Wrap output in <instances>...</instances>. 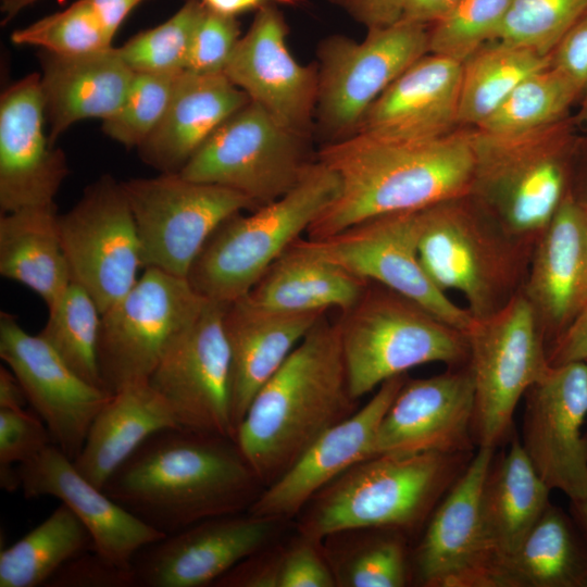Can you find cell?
Returning a JSON list of instances; mask_svg holds the SVG:
<instances>
[{"label":"cell","instance_id":"cell-1","mask_svg":"<svg viewBox=\"0 0 587 587\" xmlns=\"http://www.w3.org/2000/svg\"><path fill=\"white\" fill-rule=\"evenodd\" d=\"M103 491L165 535L249 510L264 489L234 439L183 427L151 435Z\"/></svg>","mask_w":587,"mask_h":587},{"label":"cell","instance_id":"cell-2","mask_svg":"<svg viewBox=\"0 0 587 587\" xmlns=\"http://www.w3.org/2000/svg\"><path fill=\"white\" fill-rule=\"evenodd\" d=\"M317 160L338 177L339 190L307 230L334 235L364 220L420 210L471 192L475 154L467 134L397 140L355 133L326 143Z\"/></svg>","mask_w":587,"mask_h":587},{"label":"cell","instance_id":"cell-3","mask_svg":"<svg viewBox=\"0 0 587 587\" xmlns=\"http://www.w3.org/2000/svg\"><path fill=\"white\" fill-rule=\"evenodd\" d=\"M349 389L339 327L323 314L253 397L235 435L265 487L358 407Z\"/></svg>","mask_w":587,"mask_h":587},{"label":"cell","instance_id":"cell-4","mask_svg":"<svg viewBox=\"0 0 587 587\" xmlns=\"http://www.w3.org/2000/svg\"><path fill=\"white\" fill-rule=\"evenodd\" d=\"M471 453L377 454L321 489L298 514V534L321 542L355 528L420 535L436 507L462 475Z\"/></svg>","mask_w":587,"mask_h":587},{"label":"cell","instance_id":"cell-5","mask_svg":"<svg viewBox=\"0 0 587 587\" xmlns=\"http://www.w3.org/2000/svg\"><path fill=\"white\" fill-rule=\"evenodd\" d=\"M534 247L471 192L419 210L422 266L442 291L461 292L474 319L498 312L522 291Z\"/></svg>","mask_w":587,"mask_h":587},{"label":"cell","instance_id":"cell-6","mask_svg":"<svg viewBox=\"0 0 587 587\" xmlns=\"http://www.w3.org/2000/svg\"><path fill=\"white\" fill-rule=\"evenodd\" d=\"M337 175L313 161L287 193L225 220L205 242L187 279L207 300L229 304L245 297L267 268L330 204Z\"/></svg>","mask_w":587,"mask_h":587},{"label":"cell","instance_id":"cell-7","mask_svg":"<svg viewBox=\"0 0 587 587\" xmlns=\"http://www.w3.org/2000/svg\"><path fill=\"white\" fill-rule=\"evenodd\" d=\"M564 120L527 133H470L471 193L514 237L535 246L569 191L576 142Z\"/></svg>","mask_w":587,"mask_h":587},{"label":"cell","instance_id":"cell-8","mask_svg":"<svg viewBox=\"0 0 587 587\" xmlns=\"http://www.w3.org/2000/svg\"><path fill=\"white\" fill-rule=\"evenodd\" d=\"M351 396L359 400L410 369L469 364L466 335L413 300L373 282L337 321Z\"/></svg>","mask_w":587,"mask_h":587},{"label":"cell","instance_id":"cell-9","mask_svg":"<svg viewBox=\"0 0 587 587\" xmlns=\"http://www.w3.org/2000/svg\"><path fill=\"white\" fill-rule=\"evenodd\" d=\"M465 335L474 383V441L477 448L497 449L514 434L519 401L550 369L547 342L522 291L498 312L474 319Z\"/></svg>","mask_w":587,"mask_h":587},{"label":"cell","instance_id":"cell-10","mask_svg":"<svg viewBox=\"0 0 587 587\" xmlns=\"http://www.w3.org/2000/svg\"><path fill=\"white\" fill-rule=\"evenodd\" d=\"M205 301L186 277L146 267L128 292L101 314L98 361L104 390L113 395L148 383Z\"/></svg>","mask_w":587,"mask_h":587},{"label":"cell","instance_id":"cell-11","mask_svg":"<svg viewBox=\"0 0 587 587\" xmlns=\"http://www.w3.org/2000/svg\"><path fill=\"white\" fill-rule=\"evenodd\" d=\"M426 27L401 20L369 29L361 42L336 35L320 43L314 121L329 142L353 135L376 99L428 53Z\"/></svg>","mask_w":587,"mask_h":587},{"label":"cell","instance_id":"cell-12","mask_svg":"<svg viewBox=\"0 0 587 587\" xmlns=\"http://www.w3.org/2000/svg\"><path fill=\"white\" fill-rule=\"evenodd\" d=\"M307 138L249 101L213 132L178 173L236 190L258 208L292 189L313 162L308 159Z\"/></svg>","mask_w":587,"mask_h":587},{"label":"cell","instance_id":"cell-13","mask_svg":"<svg viewBox=\"0 0 587 587\" xmlns=\"http://www.w3.org/2000/svg\"><path fill=\"white\" fill-rule=\"evenodd\" d=\"M122 186L137 226L142 267L186 278L216 228L233 214L255 209L236 190L179 173L133 178Z\"/></svg>","mask_w":587,"mask_h":587},{"label":"cell","instance_id":"cell-14","mask_svg":"<svg viewBox=\"0 0 587 587\" xmlns=\"http://www.w3.org/2000/svg\"><path fill=\"white\" fill-rule=\"evenodd\" d=\"M59 232L72 282L91 296L102 314L128 292L142 267L122 182L103 175L89 185L72 209L59 214Z\"/></svg>","mask_w":587,"mask_h":587},{"label":"cell","instance_id":"cell-15","mask_svg":"<svg viewBox=\"0 0 587 587\" xmlns=\"http://www.w3.org/2000/svg\"><path fill=\"white\" fill-rule=\"evenodd\" d=\"M315 255L419 303L464 334L474 317L425 272L419 257V210L374 216L334 235L300 238Z\"/></svg>","mask_w":587,"mask_h":587},{"label":"cell","instance_id":"cell-16","mask_svg":"<svg viewBox=\"0 0 587 587\" xmlns=\"http://www.w3.org/2000/svg\"><path fill=\"white\" fill-rule=\"evenodd\" d=\"M225 307L207 300L195 324L164 354L148 384L165 401L179 427L235 440Z\"/></svg>","mask_w":587,"mask_h":587},{"label":"cell","instance_id":"cell-17","mask_svg":"<svg viewBox=\"0 0 587 587\" xmlns=\"http://www.w3.org/2000/svg\"><path fill=\"white\" fill-rule=\"evenodd\" d=\"M496 449L478 447L434 510L411 552L412 583L423 587H498L500 562L480 516V494Z\"/></svg>","mask_w":587,"mask_h":587},{"label":"cell","instance_id":"cell-18","mask_svg":"<svg viewBox=\"0 0 587 587\" xmlns=\"http://www.w3.org/2000/svg\"><path fill=\"white\" fill-rule=\"evenodd\" d=\"M521 445L545 484L587 498V361L550 366L524 394Z\"/></svg>","mask_w":587,"mask_h":587},{"label":"cell","instance_id":"cell-19","mask_svg":"<svg viewBox=\"0 0 587 587\" xmlns=\"http://www.w3.org/2000/svg\"><path fill=\"white\" fill-rule=\"evenodd\" d=\"M284 520L248 512L210 517L143 547L134 557L136 586L204 587L266 548Z\"/></svg>","mask_w":587,"mask_h":587},{"label":"cell","instance_id":"cell-20","mask_svg":"<svg viewBox=\"0 0 587 587\" xmlns=\"http://www.w3.org/2000/svg\"><path fill=\"white\" fill-rule=\"evenodd\" d=\"M0 358L20 380L53 444L75 460L111 394L83 379L39 334H28L5 312L0 314Z\"/></svg>","mask_w":587,"mask_h":587},{"label":"cell","instance_id":"cell-21","mask_svg":"<svg viewBox=\"0 0 587 587\" xmlns=\"http://www.w3.org/2000/svg\"><path fill=\"white\" fill-rule=\"evenodd\" d=\"M474 383L469 364L427 378H407L385 413L374 455L471 453Z\"/></svg>","mask_w":587,"mask_h":587},{"label":"cell","instance_id":"cell-22","mask_svg":"<svg viewBox=\"0 0 587 587\" xmlns=\"http://www.w3.org/2000/svg\"><path fill=\"white\" fill-rule=\"evenodd\" d=\"M287 34L282 12L273 3L262 5L224 74L283 126L308 137L315 116L317 66L302 65L292 57Z\"/></svg>","mask_w":587,"mask_h":587},{"label":"cell","instance_id":"cell-23","mask_svg":"<svg viewBox=\"0 0 587 587\" xmlns=\"http://www.w3.org/2000/svg\"><path fill=\"white\" fill-rule=\"evenodd\" d=\"M40 74L8 87L0 99L1 214L54 203L68 167L45 133Z\"/></svg>","mask_w":587,"mask_h":587},{"label":"cell","instance_id":"cell-24","mask_svg":"<svg viewBox=\"0 0 587 587\" xmlns=\"http://www.w3.org/2000/svg\"><path fill=\"white\" fill-rule=\"evenodd\" d=\"M408 375L384 382L357 411L323 433L274 483L265 487L248 513L290 520L326 485L354 464L374 457L378 426Z\"/></svg>","mask_w":587,"mask_h":587},{"label":"cell","instance_id":"cell-25","mask_svg":"<svg viewBox=\"0 0 587 587\" xmlns=\"http://www.w3.org/2000/svg\"><path fill=\"white\" fill-rule=\"evenodd\" d=\"M17 470L26 498L59 499L87 528L95 550L118 565L132 567L138 551L166 536L84 477L54 444L17 464Z\"/></svg>","mask_w":587,"mask_h":587},{"label":"cell","instance_id":"cell-26","mask_svg":"<svg viewBox=\"0 0 587 587\" xmlns=\"http://www.w3.org/2000/svg\"><path fill=\"white\" fill-rule=\"evenodd\" d=\"M587 283V210L567 191L535 243L522 289L547 347L582 310Z\"/></svg>","mask_w":587,"mask_h":587},{"label":"cell","instance_id":"cell-27","mask_svg":"<svg viewBox=\"0 0 587 587\" xmlns=\"http://www.w3.org/2000/svg\"><path fill=\"white\" fill-rule=\"evenodd\" d=\"M462 70L457 60L426 53L376 99L355 133L397 140L451 134L459 124Z\"/></svg>","mask_w":587,"mask_h":587},{"label":"cell","instance_id":"cell-28","mask_svg":"<svg viewBox=\"0 0 587 587\" xmlns=\"http://www.w3.org/2000/svg\"><path fill=\"white\" fill-rule=\"evenodd\" d=\"M325 313L278 312L262 308L246 296L225 307L223 322L232 357L235 429L255 394Z\"/></svg>","mask_w":587,"mask_h":587},{"label":"cell","instance_id":"cell-29","mask_svg":"<svg viewBox=\"0 0 587 587\" xmlns=\"http://www.w3.org/2000/svg\"><path fill=\"white\" fill-rule=\"evenodd\" d=\"M42 51L40 86L53 145L74 123L104 121L121 108L135 72L117 48L80 54Z\"/></svg>","mask_w":587,"mask_h":587},{"label":"cell","instance_id":"cell-30","mask_svg":"<svg viewBox=\"0 0 587 587\" xmlns=\"http://www.w3.org/2000/svg\"><path fill=\"white\" fill-rule=\"evenodd\" d=\"M249 101L224 73L185 70L164 116L137 148L142 162L161 173L180 172L213 132Z\"/></svg>","mask_w":587,"mask_h":587},{"label":"cell","instance_id":"cell-31","mask_svg":"<svg viewBox=\"0 0 587 587\" xmlns=\"http://www.w3.org/2000/svg\"><path fill=\"white\" fill-rule=\"evenodd\" d=\"M173 427L179 426L170 408L148 383L126 386L93 419L74 465L102 489L151 435Z\"/></svg>","mask_w":587,"mask_h":587},{"label":"cell","instance_id":"cell-32","mask_svg":"<svg viewBox=\"0 0 587 587\" xmlns=\"http://www.w3.org/2000/svg\"><path fill=\"white\" fill-rule=\"evenodd\" d=\"M515 435L509 440L507 451L495 454L480 494L482 522L500 562V572L551 503V489L536 472Z\"/></svg>","mask_w":587,"mask_h":587},{"label":"cell","instance_id":"cell-33","mask_svg":"<svg viewBox=\"0 0 587 587\" xmlns=\"http://www.w3.org/2000/svg\"><path fill=\"white\" fill-rule=\"evenodd\" d=\"M299 239L246 297L262 308L287 313L326 312L332 308L344 312L351 308L370 282L315 255Z\"/></svg>","mask_w":587,"mask_h":587},{"label":"cell","instance_id":"cell-34","mask_svg":"<svg viewBox=\"0 0 587 587\" xmlns=\"http://www.w3.org/2000/svg\"><path fill=\"white\" fill-rule=\"evenodd\" d=\"M0 274L36 292L51 308L72 283L55 203L1 214Z\"/></svg>","mask_w":587,"mask_h":587},{"label":"cell","instance_id":"cell-35","mask_svg":"<svg viewBox=\"0 0 587 587\" xmlns=\"http://www.w3.org/2000/svg\"><path fill=\"white\" fill-rule=\"evenodd\" d=\"M498 587H587V545L572 516L550 503L503 564Z\"/></svg>","mask_w":587,"mask_h":587},{"label":"cell","instance_id":"cell-36","mask_svg":"<svg viewBox=\"0 0 587 587\" xmlns=\"http://www.w3.org/2000/svg\"><path fill=\"white\" fill-rule=\"evenodd\" d=\"M409 537L385 528H355L321 540L337 587H404L412 583Z\"/></svg>","mask_w":587,"mask_h":587},{"label":"cell","instance_id":"cell-37","mask_svg":"<svg viewBox=\"0 0 587 587\" xmlns=\"http://www.w3.org/2000/svg\"><path fill=\"white\" fill-rule=\"evenodd\" d=\"M95 549L87 528L64 503L0 552V587H38L70 560Z\"/></svg>","mask_w":587,"mask_h":587},{"label":"cell","instance_id":"cell-38","mask_svg":"<svg viewBox=\"0 0 587 587\" xmlns=\"http://www.w3.org/2000/svg\"><path fill=\"white\" fill-rule=\"evenodd\" d=\"M550 62V55L502 40L485 43L462 63L459 124L480 125L525 78Z\"/></svg>","mask_w":587,"mask_h":587},{"label":"cell","instance_id":"cell-39","mask_svg":"<svg viewBox=\"0 0 587 587\" xmlns=\"http://www.w3.org/2000/svg\"><path fill=\"white\" fill-rule=\"evenodd\" d=\"M101 312L91 296L71 283L48 309L39 335L87 383L104 390L98 361Z\"/></svg>","mask_w":587,"mask_h":587},{"label":"cell","instance_id":"cell-40","mask_svg":"<svg viewBox=\"0 0 587 587\" xmlns=\"http://www.w3.org/2000/svg\"><path fill=\"white\" fill-rule=\"evenodd\" d=\"M582 92L551 66L525 78L477 130L514 135L539 129L564 120Z\"/></svg>","mask_w":587,"mask_h":587},{"label":"cell","instance_id":"cell-41","mask_svg":"<svg viewBox=\"0 0 587 587\" xmlns=\"http://www.w3.org/2000/svg\"><path fill=\"white\" fill-rule=\"evenodd\" d=\"M205 8L201 0H186L164 23L117 48L121 57L134 72L185 71L191 38Z\"/></svg>","mask_w":587,"mask_h":587},{"label":"cell","instance_id":"cell-42","mask_svg":"<svg viewBox=\"0 0 587 587\" xmlns=\"http://www.w3.org/2000/svg\"><path fill=\"white\" fill-rule=\"evenodd\" d=\"M183 72H135L121 108L102 121L103 133L138 148L164 116Z\"/></svg>","mask_w":587,"mask_h":587},{"label":"cell","instance_id":"cell-43","mask_svg":"<svg viewBox=\"0 0 587 587\" xmlns=\"http://www.w3.org/2000/svg\"><path fill=\"white\" fill-rule=\"evenodd\" d=\"M587 12V0H510L496 39L550 55Z\"/></svg>","mask_w":587,"mask_h":587},{"label":"cell","instance_id":"cell-44","mask_svg":"<svg viewBox=\"0 0 587 587\" xmlns=\"http://www.w3.org/2000/svg\"><path fill=\"white\" fill-rule=\"evenodd\" d=\"M510 0H461L428 30V52L463 63L495 40Z\"/></svg>","mask_w":587,"mask_h":587},{"label":"cell","instance_id":"cell-45","mask_svg":"<svg viewBox=\"0 0 587 587\" xmlns=\"http://www.w3.org/2000/svg\"><path fill=\"white\" fill-rule=\"evenodd\" d=\"M11 40L57 54H80L112 47L85 0H77L63 11L14 30Z\"/></svg>","mask_w":587,"mask_h":587},{"label":"cell","instance_id":"cell-46","mask_svg":"<svg viewBox=\"0 0 587 587\" xmlns=\"http://www.w3.org/2000/svg\"><path fill=\"white\" fill-rule=\"evenodd\" d=\"M240 39L235 16L205 8L189 47L186 71L197 74H222Z\"/></svg>","mask_w":587,"mask_h":587},{"label":"cell","instance_id":"cell-47","mask_svg":"<svg viewBox=\"0 0 587 587\" xmlns=\"http://www.w3.org/2000/svg\"><path fill=\"white\" fill-rule=\"evenodd\" d=\"M277 587H337L321 542L299 534L280 547Z\"/></svg>","mask_w":587,"mask_h":587},{"label":"cell","instance_id":"cell-48","mask_svg":"<svg viewBox=\"0 0 587 587\" xmlns=\"http://www.w3.org/2000/svg\"><path fill=\"white\" fill-rule=\"evenodd\" d=\"M53 444L43 421L25 409H0V464L24 463Z\"/></svg>","mask_w":587,"mask_h":587},{"label":"cell","instance_id":"cell-49","mask_svg":"<svg viewBox=\"0 0 587 587\" xmlns=\"http://www.w3.org/2000/svg\"><path fill=\"white\" fill-rule=\"evenodd\" d=\"M47 587H134L132 567L118 565L95 549L65 563L46 584Z\"/></svg>","mask_w":587,"mask_h":587},{"label":"cell","instance_id":"cell-50","mask_svg":"<svg viewBox=\"0 0 587 587\" xmlns=\"http://www.w3.org/2000/svg\"><path fill=\"white\" fill-rule=\"evenodd\" d=\"M550 66L580 92L587 89V12L565 33L550 54Z\"/></svg>","mask_w":587,"mask_h":587},{"label":"cell","instance_id":"cell-51","mask_svg":"<svg viewBox=\"0 0 587 587\" xmlns=\"http://www.w3.org/2000/svg\"><path fill=\"white\" fill-rule=\"evenodd\" d=\"M367 29L384 28L401 21L407 0H329Z\"/></svg>","mask_w":587,"mask_h":587},{"label":"cell","instance_id":"cell-52","mask_svg":"<svg viewBox=\"0 0 587 587\" xmlns=\"http://www.w3.org/2000/svg\"><path fill=\"white\" fill-rule=\"evenodd\" d=\"M547 358L550 366L587 361V305L580 310L569 327L547 347Z\"/></svg>","mask_w":587,"mask_h":587},{"label":"cell","instance_id":"cell-53","mask_svg":"<svg viewBox=\"0 0 587 587\" xmlns=\"http://www.w3.org/2000/svg\"><path fill=\"white\" fill-rule=\"evenodd\" d=\"M110 41L126 16L143 0H85Z\"/></svg>","mask_w":587,"mask_h":587},{"label":"cell","instance_id":"cell-54","mask_svg":"<svg viewBox=\"0 0 587 587\" xmlns=\"http://www.w3.org/2000/svg\"><path fill=\"white\" fill-rule=\"evenodd\" d=\"M461 0H407L403 21L428 25L450 13Z\"/></svg>","mask_w":587,"mask_h":587},{"label":"cell","instance_id":"cell-55","mask_svg":"<svg viewBox=\"0 0 587 587\" xmlns=\"http://www.w3.org/2000/svg\"><path fill=\"white\" fill-rule=\"evenodd\" d=\"M28 403L25 391L14 375L8 367H0V409L21 410Z\"/></svg>","mask_w":587,"mask_h":587},{"label":"cell","instance_id":"cell-56","mask_svg":"<svg viewBox=\"0 0 587 587\" xmlns=\"http://www.w3.org/2000/svg\"><path fill=\"white\" fill-rule=\"evenodd\" d=\"M204 5L216 13L235 16L250 10H258L268 3H284L294 5L299 0H201Z\"/></svg>","mask_w":587,"mask_h":587},{"label":"cell","instance_id":"cell-57","mask_svg":"<svg viewBox=\"0 0 587 587\" xmlns=\"http://www.w3.org/2000/svg\"><path fill=\"white\" fill-rule=\"evenodd\" d=\"M583 152L579 159L573 154L569 191L587 210V148Z\"/></svg>","mask_w":587,"mask_h":587},{"label":"cell","instance_id":"cell-58","mask_svg":"<svg viewBox=\"0 0 587 587\" xmlns=\"http://www.w3.org/2000/svg\"><path fill=\"white\" fill-rule=\"evenodd\" d=\"M570 502V515L587 545V498Z\"/></svg>","mask_w":587,"mask_h":587},{"label":"cell","instance_id":"cell-59","mask_svg":"<svg viewBox=\"0 0 587 587\" xmlns=\"http://www.w3.org/2000/svg\"><path fill=\"white\" fill-rule=\"evenodd\" d=\"M0 487L8 492H14L21 489V477L17 465L0 464Z\"/></svg>","mask_w":587,"mask_h":587},{"label":"cell","instance_id":"cell-60","mask_svg":"<svg viewBox=\"0 0 587 587\" xmlns=\"http://www.w3.org/2000/svg\"><path fill=\"white\" fill-rule=\"evenodd\" d=\"M37 0H1V13L3 14V23L9 22L16 16L22 10L35 3Z\"/></svg>","mask_w":587,"mask_h":587},{"label":"cell","instance_id":"cell-61","mask_svg":"<svg viewBox=\"0 0 587 587\" xmlns=\"http://www.w3.org/2000/svg\"><path fill=\"white\" fill-rule=\"evenodd\" d=\"M582 102L577 115L575 116L576 124L587 126V89L583 93Z\"/></svg>","mask_w":587,"mask_h":587},{"label":"cell","instance_id":"cell-62","mask_svg":"<svg viewBox=\"0 0 587 587\" xmlns=\"http://www.w3.org/2000/svg\"><path fill=\"white\" fill-rule=\"evenodd\" d=\"M586 305H587V304H586ZM586 305H585V307H586Z\"/></svg>","mask_w":587,"mask_h":587}]
</instances>
